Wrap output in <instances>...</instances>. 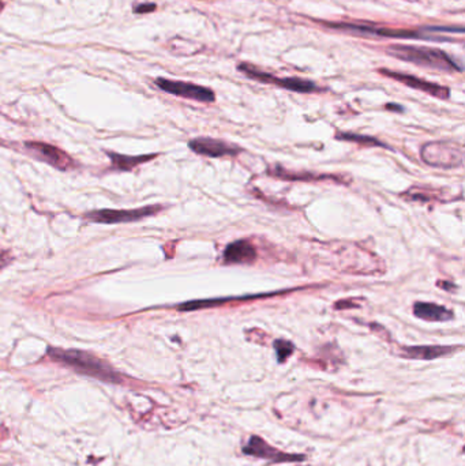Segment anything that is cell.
<instances>
[{
  "mask_svg": "<svg viewBox=\"0 0 465 466\" xmlns=\"http://www.w3.org/2000/svg\"><path fill=\"white\" fill-rule=\"evenodd\" d=\"M47 356L52 361H57L66 367H70L75 373L87 375L90 378L98 379L101 382L114 383V384L124 383L123 375L117 373L111 364H108L103 359L94 356L93 353L85 352V350H61V348L50 347Z\"/></svg>",
  "mask_w": 465,
  "mask_h": 466,
  "instance_id": "cell-1",
  "label": "cell"
},
{
  "mask_svg": "<svg viewBox=\"0 0 465 466\" xmlns=\"http://www.w3.org/2000/svg\"><path fill=\"white\" fill-rule=\"evenodd\" d=\"M386 52L393 58L411 61L416 66H423L448 73L463 71V67L459 66V63L455 59L450 58L446 52L436 48L415 47V45H390L386 50Z\"/></svg>",
  "mask_w": 465,
  "mask_h": 466,
  "instance_id": "cell-2",
  "label": "cell"
},
{
  "mask_svg": "<svg viewBox=\"0 0 465 466\" xmlns=\"http://www.w3.org/2000/svg\"><path fill=\"white\" fill-rule=\"evenodd\" d=\"M325 27L332 29L344 30L348 33L355 34H364V36H377V37H389V38H404V40H436V41H453L452 38L446 37H433L423 33V30H407V29H386L379 27H371V25H356V24H334V22H323Z\"/></svg>",
  "mask_w": 465,
  "mask_h": 466,
  "instance_id": "cell-3",
  "label": "cell"
},
{
  "mask_svg": "<svg viewBox=\"0 0 465 466\" xmlns=\"http://www.w3.org/2000/svg\"><path fill=\"white\" fill-rule=\"evenodd\" d=\"M163 210L160 204H150L145 207L131 209V210H112V209H103L94 210L85 214V218L97 223V224H121V223H135L145 217L154 216Z\"/></svg>",
  "mask_w": 465,
  "mask_h": 466,
  "instance_id": "cell-4",
  "label": "cell"
},
{
  "mask_svg": "<svg viewBox=\"0 0 465 466\" xmlns=\"http://www.w3.org/2000/svg\"><path fill=\"white\" fill-rule=\"evenodd\" d=\"M239 70L246 74V77L256 80L262 84H273L279 88L287 89L291 91H296V93H316V91H320L322 89L318 88L317 84L307 81V80H300V78H276L272 74L263 73L261 70H258L257 67L247 64V63H242L239 66Z\"/></svg>",
  "mask_w": 465,
  "mask_h": 466,
  "instance_id": "cell-5",
  "label": "cell"
},
{
  "mask_svg": "<svg viewBox=\"0 0 465 466\" xmlns=\"http://www.w3.org/2000/svg\"><path fill=\"white\" fill-rule=\"evenodd\" d=\"M24 149L36 160H40L59 171H71L77 167L75 161L58 146L50 145L45 142L30 141L24 144Z\"/></svg>",
  "mask_w": 465,
  "mask_h": 466,
  "instance_id": "cell-6",
  "label": "cell"
},
{
  "mask_svg": "<svg viewBox=\"0 0 465 466\" xmlns=\"http://www.w3.org/2000/svg\"><path fill=\"white\" fill-rule=\"evenodd\" d=\"M422 158L426 164L439 168H453L463 164L462 149L446 142H433L423 146L420 150Z\"/></svg>",
  "mask_w": 465,
  "mask_h": 466,
  "instance_id": "cell-7",
  "label": "cell"
},
{
  "mask_svg": "<svg viewBox=\"0 0 465 466\" xmlns=\"http://www.w3.org/2000/svg\"><path fill=\"white\" fill-rule=\"evenodd\" d=\"M156 87L161 89L165 93L174 94L177 97L189 98V100H195L200 103H214L216 101V94L212 89L200 87L195 84H189V82H182V81H171L165 78H157L156 80Z\"/></svg>",
  "mask_w": 465,
  "mask_h": 466,
  "instance_id": "cell-8",
  "label": "cell"
},
{
  "mask_svg": "<svg viewBox=\"0 0 465 466\" xmlns=\"http://www.w3.org/2000/svg\"><path fill=\"white\" fill-rule=\"evenodd\" d=\"M243 453L247 456H254L263 460H269L272 463H295V461H303L304 456L299 454H287L283 453L267 443H265L261 437H251L249 443L243 447Z\"/></svg>",
  "mask_w": 465,
  "mask_h": 466,
  "instance_id": "cell-9",
  "label": "cell"
},
{
  "mask_svg": "<svg viewBox=\"0 0 465 466\" xmlns=\"http://www.w3.org/2000/svg\"><path fill=\"white\" fill-rule=\"evenodd\" d=\"M189 147L197 154L212 157V158H219V157H226V156H236L240 151H243V149L237 145H233V144L221 141V140L206 138V137H200V138L191 140L189 142Z\"/></svg>",
  "mask_w": 465,
  "mask_h": 466,
  "instance_id": "cell-10",
  "label": "cell"
},
{
  "mask_svg": "<svg viewBox=\"0 0 465 466\" xmlns=\"http://www.w3.org/2000/svg\"><path fill=\"white\" fill-rule=\"evenodd\" d=\"M379 73L383 74L385 77H389L392 80H396V81L404 84L408 88L416 89V90H420V91H425V93H427L430 96H434L436 98L448 100L450 97V90H449V88H446V87H441V85H436V84L427 82L425 80L416 78L413 75H408V74L397 73V71H390V70H385V68H381Z\"/></svg>",
  "mask_w": 465,
  "mask_h": 466,
  "instance_id": "cell-11",
  "label": "cell"
},
{
  "mask_svg": "<svg viewBox=\"0 0 465 466\" xmlns=\"http://www.w3.org/2000/svg\"><path fill=\"white\" fill-rule=\"evenodd\" d=\"M258 258L256 247L244 239L232 241L223 253V262L226 264H251Z\"/></svg>",
  "mask_w": 465,
  "mask_h": 466,
  "instance_id": "cell-12",
  "label": "cell"
},
{
  "mask_svg": "<svg viewBox=\"0 0 465 466\" xmlns=\"http://www.w3.org/2000/svg\"><path fill=\"white\" fill-rule=\"evenodd\" d=\"M413 314L416 318L426 322H449L455 318V313L436 303L418 301L413 306Z\"/></svg>",
  "mask_w": 465,
  "mask_h": 466,
  "instance_id": "cell-13",
  "label": "cell"
},
{
  "mask_svg": "<svg viewBox=\"0 0 465 466\" xmlns=\"http://www.w3.org/2000/svg\"><path fill=\"white\" fill-rule=\"evenodd\" d=\"M279 292L274 293H263V294H253V296H243V297H227V299H207V300H194V301H186L177 306L179 311L189 313V311H198V310H206L212 307H220L223 304L231 303V301H244V300H254L260 297H267L277 294Z\"/></svg>",
  "mask_w": 465,
  "mask_h": 466,
  "instance_id": "cell-14",
  "label": "cell"
},
{
  "mask_svg": "<svg viewBox=\"0 0 465 466\" xmlns=\"http://www.w3.org/2000/svg\"><path fill=\"white\" fill-rule=\"evenodd\" d=\"M456 350L455 347H441V345H423V347H404L403 356L408 359L418 360H433L446 354H450Z\"/></svg>",
  "mask_w": 465,
  "mask_h": 466,
  "instance_id": "cell-15",
  "label": "cell"
},
{
  "mask_svg": "<svg viewBox=\"0 0 465 466\" xmlns=\"http://www.w3.org/2000/svg\"><path fill=\"white\" fill-rule=\"evenodd\" d=\"M111 163H112V170L117 171H133L134 168H137L138 165L152 161L153 158H156L158 154H144V156H124V154H119V153H114V151H108L107 153Z\"/></svg>",
  "mask_w": 465,
  "mask_h": 466,
  "instance_id": "cell-16",
  "label": "cell"
},
{
  "mask_svg": "<svg viewBox=\"0 0 465 466\" xmlns=\"http://www.w3.org/2000/svg\"><path fill=\"white\" fill-rule=\"evenodd\" d=\"M336 140L339 141H347V142H356L360 145L367 146H378V147H383V149H390V146L382 144L377 138L373 137H367V135H362V134H352V133H337Z\"/></svg>",
  "mask_w": 465,
  "mask_h": 466,
  "instance_id": "cell-17",
  "label": "cell"
},
{
  "mask_svg": "<svg viewBox=\"0 0 465 466\" xmlns=\"http://www.w3.org/2000/svg\"><path fill=\"white\" fill-rule=\"evenodd\" d=\"M273 347H274V350H276V356H277V361L279 363H284L293 353V350H295L293 344L290 343V341H287V340H276L274 344H273Z\"/></svg>",
  "mask_w": 465,
  "mask_h": 466,
  "instance_id": "cell-18",
  "label": "cell"
},
{
  "mask_svg": "<svg viewBox=\"0 0 465 466\" xmlns=\"http://www.w3.org/2000/svg\"><path fill=\"white\" fill-rule=\"evenodd\" d=\"M277 177H281L284 180H326L327 177L332 179V180H336L333 179V176L330 175H314V174H309V175H304V174H290V172H284L283 170H277V172L274 174Z\"/></svg>",
  "mask_w": 465,
  "mask_h": 466,
  "instance_id": "cell-19",
  "label": "cell"
},
{
  "mask_svg": "<svg viewBox=\"0 0 465 466\" xmlns=\"http://www.w3.org/2000/svg\"><path fill=\"white\" fill-rule=\"evenodd\" d=\"M423 31H436V33H460V34H463V33H464V28H463V27H460V28H453V27H450V28H446V27H427V28L423 29Z\"/></svg>",
  "mask_w": 465,
  "mask_h": 466,
  "instance_id": "cell-20",
  "label": "cell"
},
{
  "mask_svg": "<svg viewBox=\"0 0 465 466\" xmlns=\"http://www.w3.org/2000/svg\"><path fill=\"white\" fill-rule=\"evenodd\" d=\"M14 261V257L10 251L7 250H0V270L7 267L10 263Z\"/></svg>",
  "mask_w": 465,
  "mask_h": 466,
  "instance_id": "cell-21",
  "label": "cell"
},
{
  "mask_svg": "<svg viewBox=\"0 0 465 466\" xmlns=\"http://www.w3.org/2000/svg\"><path fill=\"white\" fill-rule=\"evenodd\" d=\"M156 4L154 3H145V4H140V6H137L135 8H134V11L137 13V14H146V13H152V11H154L156 10Z\"/></svg>",
  "mask_w": 465,
  "mask_h": 466,
  "instance_id": "cell-22",
  "label": "cell"
},
{
  "mask_svg": "<svg viewBox=\"0 0 465 466\" xmlns=\"http://www.w3.org/2000/svg\"><path fill=\"white\" fill-rule=\"evenodd\" d=\"M386 110H389V111H396V112H403V107H401V105H397V104H388V105H386Z\"/></svg>",
  "mask_w": 465,
  "mask_h": 466,
  "instance_id": "cell-23",
  "label": "cell"
},
{
  "mask_svg": "<svg viewBox=\"0 0 465 466\" xmlns=\"http://www.w3.org/2000/svg\"><path fill=\"white\" fill-rule=\"evenodd\" d=\"M3 6H4V4H3V1H1V0H0V10H1V8H3Z\"/></svg>",
  "mask_w": 465,
  "mask_h": 466,
  "instance_id": "cell-24",
  "label": "cell"
}]
</instances>
